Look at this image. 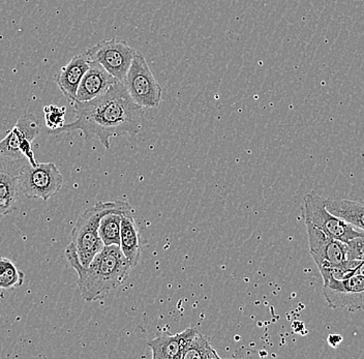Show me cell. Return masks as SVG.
I'll return each instance as SVG.
<instances>
[{
  "label": "cell",
  "mask_w": 364,
  "mask_h": 359,
  "mask_svg": "<svg viewBox=\"0 0 364 359\" xmlns=\"http://www.w3.org/2000/svg\"><path fill=\"white\" fill-rule=\"evenodd\" d=\"M75 120L50 131L52 135L80 131L85 139H97L110 149L112 137L140 133L145 109L132 99L124 84L117 81L104 95L87 102H74Z\"/></svg>",
  "instance_id": "6da1fadb"
},
{
  "label": "cell",
  "mask_w": 364,
  "mask_h": 359,
  "mask_svg": "<svg viewBox=\"0 0 364 359\" xmlns=\"http://www.w3.org/2000/svg\"><path fill=\"white\" fill-rule=\"evenodd\" d=\"M65 254L78 274L80 294L88 302L106 299L127 281L133 269L119 245L104 247L86 267H82L72 244L68 245Z\"/></svg>",
  "instance_id": "7a4b0ae2"
},
{
  "label": "cell",
  "mask_w": 364,
  "mask_h": 359,
  "mask_svg": "<svg viewBox=\"0 0 364 359\" xmlns=\"http://www.w3.org/2000/svg\"><path fill=\"white\" fill-rule=\"evenodd\" d=\"M110 213L129 215L133 213V208L125 201L97 202L92 208L86 209L77 220L72 230L70 244L74 245L82 267H88L104 249L99 232L100 223L104 215Z\"/></svg>",
  "instance_id": "3957f363"
},
{
  "label": "cell",
  "mask_w": 364,
  "mask_h": 359,
  "mask_svg": "<svg viewBox=\"0 0 364 359\" xmlns=\"http://www.w3.org/2000/svg\"><path fill=\"white\" fill-rule=\"evenodd\" d=\"M304 218L330 237L341 242H349L354 238L364 236L363 230L330 213L325 204V198L317 193L311 192L304 196Z\"/></svg>",
  "instance_id": "277c9868"
},
{
  "label": "cell",
  "mask_w": 364,
  "mask_h": 359,
  "mask_svg": "<svg viewBox=\"0 0 364 359\" xmlns=\"http://www.w3.org/2000/svg\"><path fill=\"white\" fill-rule=\"evenodd\" d=\"M122 83L134 102L142 108L154 109L161 104L163 87L154 78L146 58L138 50Z\"/></svg>",
  "instance_id": "5b68a950"
},
{
  "label": "cell",
  "mask_w": 364,
  "mask_h": 359,
  "mask_svg": "<svg viewBox=\"0 0 364 359\" xmlns=\"http://www.w3.org/2000/svg\"><path fill=\"white\" fill-rule=\"evenodd\" d=\"M20 191L29 199L48 201L55 196L63 186V176L54 163H38L23 166L18 175Z\"/></svg>",
  "instance_id": "8992f818"
},
{
  "label": "cell",
  "mask_w": 364,
  "mask_h": 359,
  "mask_svg": "<svg viewBox=\"0 0 364 359\" xmlns=\"http://www.w3.org/2000/svg\"><path fill=\"white\" fill-rule=\"evenodd\" d=\"M136 49L124 41L112 38L102 41L86 52L90 60L101 65L114 78L124 82L135 58Z\"/></svg>",
  "instance_id": "52a82bcc"
},
{
  "label": "cell",
  "mask_w": 364,
  "mask_h": 359,
  "mask_svg": "<svg viewBox=\"0 0 364 359\" xmlns=\"http://www.w3.org/2000/svg\"><path fill=\"white\" fill-rule=\"evenodd\" d=\"M306 223L309 253L318 270L327 269L349 261V247L347 242L334 240L317 228L309 220Z\"/></svg>",
  "instance_id": "ba28073f"
},
{
  "label": "cell",
  "mask_w": 364,
  "mask_h": 359,
  "mask_svg": "<svg viewBox=\"0 0 364 359\" xmlns=\"http://www.w3.org/2000/svg\"><path fill=\"white\" fill-rule=\"evenodd\" d=\"M323 295L332 309H346L350 312L364 311V278L352 274L349 278L323 281Z\"/></svg>",
  "instance_id": "9c48e42d"
},
{
  "label": "cell",
  "mask_w": 364,
  "mask_h": 359,
  "mask_svg": "<svg viewBox=\"0 0 364 359\" xmlns=\"http://www.w3.org/2000/svg\"><path fill=\"white\" fill-rule=\"evenodd\" d=\"M117 81V79L114 78L101 65L90 59V69L85 73L80 83L75 102L91 101L108 92L111 86Z\"/></svg>",
  "instance_id": "30bf717a"
},
{
  "label": "cell",
  "mask_w": 364,
  "mask_h": 359,
  "mask_svg": "<svg viewBox=\"0 0 364 359\" xmlns=\"http://www.w3.org/2000/svg\"><path fill=\"white\" fill-rule=\"evenodd\" d=\"M88 69L90 58L87 54H78L70 59L65 67L61 68L60 72L56 76L55 82L59 90L72 103L76 101L80 83Z\"/></svg>",
  "instance_id": "8fae6325"
},
{
  "label": "cell",
  "mask_w": 364,
  "mask_h": 359,
  "mask_svg": "<svg viewBox=\"0 0 364 359\" xmlns=\"http://www.w3.org/2000/svg\"><path fill=\"white\" fill-rule=\"evenodd\" d=\"M196 327H190L176 335H161L147 342L154 359H182L188 340Z\"/></svg>",
  "instance_id": "7c38bea8"
},
{
  "label": "cell",
  "mask_w": 364,
  "mask_h": 359,
  "mask_svg": "<svg viewBox=\"0 0 364 359\" xmlns=\"http://www.w3.org/2000/svg\"><path fill=\"white\" fill-rule=\"evenodd\" d=\"M120 250L132 267H138L141 260V238L139 228L134 217L129 215H124L120 230Z\"/></svg>",
  "instance_id": "4fadbf2b"
},
{
  "label": "cell",
  "mask_w": 364,
  "mask_h": 359,
  "mask_svg": "<svg viewBox=\"0 0 364 359\" xmlns=\"http://www.w3.org/2000/svg\"><path fill=\"white\" fill-rule=\"evenodd\" d=\"M325 204L330 213L364 231V203L343 198H327Z\"/></svg>",
  "instance_id": "5bb4252c"
},
{
  "label": "cell",
  "mask_w": 364,
  "mask_h": 359,
  "mask_svg": "<svg viewBox=\"0 0 364 359\" xmlns=\"http://www.w3.org/2000/svg\"><path fill=\"white\" fill-rule=\"evenodd\" d=\"M18 176H14L6 170H0V217L10 215L18 208L20 201Z\"/></svg>",
  "instance_id": "9a60e30c"
},
{
  "label": "cell",
  "mask_w": 364,
  "mask_h": 359,
  "mask_svg": "<svg viewBox=\"0 0 364 359\" xmlns=\"http://www.w3.org/2000/svg\"><path fill=\"white\" fill-rule=\"evenodd\" d=\"M215 359L220 358V355L216 353L215 348L211 346L208 338L202 335L197 328L195 329L190 340H188V346L183 352L182 359Z\"/></svg>",
  "instance_id": "2e32d148"
},
{
  "label": "cell",
  "mask_w": 364,
  "mask_h": 359,
  "mask_svg": "<svg viewBox=\"0 0 364 359\" xmlns=\"http://www.w3.org/2000/svg\"><path fill=\"white\" fill-rule=\"evenodd\" d=\"M24 133L16 124L4 139L0 141V162H17L24 159L20 145Z\"/></svg>",
  "instance_id": "e0dca14e"
},
{
  "label": "cell",
  "mask_w": 364,
  "mask_h": 359,
  "mask_svg": "<svg viewBox=\"0 0 364 359\" xmlns=\"http://www.w3.org/2000/svg\"><path fill=\"white\" fill-rule=\"evenodd\" d=\"M124 215L122 213H110L102 218L99 232L105 247L120 245V230Z\"/></svg>",
  "instance_id": "ac0fdd59"
},
{
  "label": "cell",
  "mask_w": 364,
  "mask_h": 359,
  "mask_svg": "<svg viewBox=\"0 0 364 359\" xmlns=\"http://www.w3.org/2000/svg\"><path fill=\"white\" fill-rule=\"evenodd\" d=\"M25 274L8 258L0 257V289L11 290L21 287Z\"/></svg>",
  "instance_id": "d6986e66"
},
{
  "label": "cell",
  "mask_w": 364,
  "mask_h": 359,
  "mask_svg": "<svg viewBox=\"0 0 364 359\" xmlns=\"http://www.w3.org/2000/svg\"><path fill=\"white\" fill-rule=\"evenodd\" d=\"M46 126L51 131L65 126V107L49 105L44 108Z\"/></svg>",
  "instance_id": "ffe728a7"
},
{
  "label": "cell",
  "mask_w": 364,
  "mask_h": 359,
  "mask_svg": "<svg viewBox=\"0 0 364 359\" xmlns=\"http://www.w3.org/2000/svg\"><path fill=\"white\" fill-rule=\"evenodd\" d=\"M349 247V260L364 261V236L354 238L347 242Z\"/></svg>",
  "instance_id": "44dd1931"
},
{
  "label": "cell",
  "mask_w": 364,
  "mask_h": 359,
  "mask_svg": "<svg viewBox=\"0 0 364 359\" xmlns=\"http://www.w3.org/2000/svg\"><path fill=\"white\" fill-rule=\"evenodd\" d=\"M327 342L330 347L336 348L340 346L341 342H343V336L338 335V333H331L327 338Z\"/></svg>",
  "instance_id": "7402d4cb"
},
{
  "label": "cell",
  "mask_w": 364,
  "mask_h": 359,
  "mask_svg": "<svg viewBox=\"0 0 364 359\" xmlns=\"http://www.w3.org/2000/svg\"><path fill=\"white\" fill-rule=\"evenodd\" d=\"M354 274H358V276L363 277L364 278V261H363V262L360 263V265L357 267V269L355 270Z\"/></svg>",
  "instance_id": "603a6c76"
},
{
  "label": "cell",
  "mask_w": 364,
  "mask_h": 359,
  "mask_svg": "<svg viewBox=\"0 0 364 359\" xmlns=\"http://www.w3.org/2000/svg\"><path fill=\"white\" fill-rule=\"evenodd\" d=\"M0 301H1V295H0Z\"/></svg>",
  "instance_id": "cb8c5ba5"
}]
</instances>
